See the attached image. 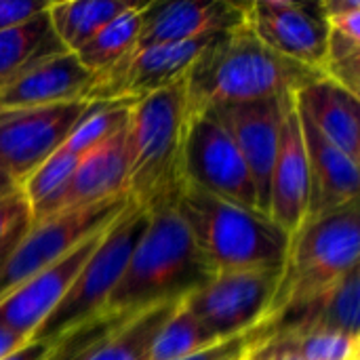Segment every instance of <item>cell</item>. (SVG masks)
I'll use <instances>...</instances> for the list:
<instances>
[{
    "instance_id": "484cf974",
    "label": "cell",
    "mask_w": 360,
    "mask_h": 360,
    "mask_svg": "<svg viewBox=\"0 0 360 360\" xmlns=\"http://www.w3.org/2000/svg\"><path fill=\"white\" fill-rule=\"evenodd\" d=\"M135 316L137 314L101 310L59 335L51 344L44 360H89Z\"/></svg>"
},
{
    "instance_id": "d6986e66",
    "label": "cell",
    "mask_w": 360,
    "mask_h": 360,
    "mask_svg": "<svg viewBox=\"0 0 360 360\" xmlns=\"http://www.w3.org/2000/svg\"><path fill=\"white\" fill-rule=\"evenodd\" d=\"M300 114V112H297ZM308 158V213L316 217L359 200L360 165L325 139L300 114Z\"/></svg>"
},
{
    "instance_id": "30bf717a",
    "label": "cell",
    "mask_w": 360,
    "mask_h": 360,
    "mask_svg": "<svg viewBox=\"0 0 360 360\" xmlns=\"http://www.w3.org/2000/svg\"><path fill=\"white\" fill-rule=\"evenodd\" d=\"M91 101L0 110V169L21 184L57 152Z\"/></svg>"
},
{
    "instance_id": "4316f807",
    "label": "cell",
    "mask_w": 360,
    "mask_h": 360,
    "mask_svg": "<svg viewBox=\"0 0 360 360\" xmlns=\"http://www.w3.org/2000/svg\"><path fill=\"white\" fill-rule=\"evenodd\" d=\"M133 99H110V101H91L82 112L72 133L68 135L63 148L76 156L91 152L103 141L112 139L129 124Z\"/></svg>"
},
{
    "instance_id": "277c9868",
    "label": "cell",
    "mask_w": 360,
    "mask_h": 360,
    "mask_svg": "<svg viewBox=\"0 0 360 360\" xmlns=\"http://www.w3.org/2000/svg\"><path fill=\"white\" fill-rule=\"evenodd\" d=\"M198 249L215 272L283 270L289 232L270 215L184 184L177 200Z\"/></svg>"
},
{
    "instance_id": "3957f363",
    "label": "cell",
    "mask_w": 360,
    "mask_h": 360,
    "mask_svg": "<svg viewBox=\"0 0 360 360\" xmlns=\"http://www.w3.org/2000/svg\"><path fill=\"white\" fill-rule=\"evenodd\" d=\"M188 122L186 78L135 99L127 124V196L150 211L177 200L184 188L181 146Z\"/></svg>"
},
{
    "instance_id": "e0dca14e",
    "label": "cell",
    "mask_w": 360,
    "mask_h": 360,
    "mask_svg": "<svg viewBox=\"0 0 360 360\" xmlns=\"http://www.w3.org/2000/svg\"><path fill=\"white\" fill-rule=\"evenodd\" d=\"M97 76L74 53L61 51L44 57L0 89V110L46 108L74 101H91Z\"/></svg>"
},
{
    "instance_id": "8fae6325",
    "label": "cell",
    "mask_w": 360,
    "mask_h": 360,
    "mask_svg": "<svg viewBox=\"0 0 360 360\" xmlns=\"http://www.w3.org/2000/svg\"><path fill=\"white\" fill-rule=\"evenodd\" d=\"M245 23L274 53L323 72L329 23L321 2H247Z\"/></svg>"
},
{
    "instance_id": "836d02e7",
    "label": "cell",
    "mask_w": 360,
    "mask_h": 360,
    "mask_svg": "<svg viewBox=\"0 0 360 360\" xmlns=\"http://www.w3.org/2000/svg\"><path fill=\"white\" fill-rule=\"evenodd\" d=\"M23 219H30V209L19 190L0 200V240L6 236L8 230H13Z\"/></svg>"
},
{
    "instance_id": "9c48e42d",
    "label": "cell",
    "mask_w": 360,
    "mask_h": 360,
    "mask_svg": "<svg viewBox=\"0 0 360 360\" xmlns=\"http://www.w3.org/2000/svg\"><path fill=\"white\" fill-rule=\"evenodd\" d=\"M281 274L283 270L217 272L181 306L196 316L215 342H226L255 329L266 319Z\"/></svg>"
},
{
    "instance_id": "d590c367",
    "label": "cell",
    "mask_w": 360,
    "mask_h": 360,
    "mask_svg": "<svg viewBox=\"0 0 360 360\" xmlns=\"http://www.w3.org/2000/svg\"><path fill=\"white\" fill-rule=\"evenodd\" d=\"M49 344H42V342H27L23 344L19 350H15L13 354H8L6 359L2 360H44V356L49 354Z\"/></svg>"
},
{
    "instance_id": "1f68e13d",
    "label": "cell",
    "mask_w": 360,
    "mask_h": 360,
    "mask_svg": "<svg viewBox=\"0 0 360 360\" xmlns=\"http://www.w3.org/2000/svg\"><path fill=\"white\" fill-rule=\"evenodd\" d=\"M264 340H266L264 329L257 325L255 329H251L243 335H236L232 340L219 342L211 348H205L200 352H194V354H188V356L175 360H245L247 354Z\"/></svg>"
},
{
    "instance_id": "f1b7e54d",
    "label": "cell",
    "mask_w": 360,
    "mask_h": 360,
    "mask_svg": "<svg viewBox=\"0 0 360 360\" xmlns=\"http://www.w3.org/2000/svg\"><path fill=\"white\" fill-rule=\"evenodd\" d=\"M215 344L219 342L209 335V331L196 321V316L190 314L184 306H179L160 327L150 350V360L181 359Z\"/></svg>"
},
{
    "instance_id": "4fadbf2b",
    "label": "cell",
    "mask_w": 360,
    "mask_h": 360,
    "mask_svg": "<svg viewBox=\"0 0 360 360\" xmlns=\"http://www.w3.org/2000/svg\"><path fill=\"white\" fill-rule=\"evenodd\" d=\"M219 34L200 36L186 42L158 44L135 51L116 70L97 78L91 101L110 99H141L154 91L167 89L186 78L192 63Z\"/></svg>"
},
{
    "instance_id": "7a4b0ae2",
    "label": "cell",
    "mask_w": 360,
    "mask_h": 360,
    "mask_svg": "<svg viewBox=\"0 0 360 360\" xmlns=\"http://www.w3.org/2000/svg\"><path fill=\"white\" fill-rule=\"evenodd\" d=\"M177 200L160 202L148 211V226L105 310L141 314L162 304H184L217 274L198 249Z\"/></svg>"
},
{
    "instance_id": "ac0fdd59",
    "label": "cell",
    "mask_w": 360,
    "mask_h": 360,
    "mask_svg": "<svg viewBox=\"0 0 360 360\" xmlns=\"http://www.w3.org/2000/svg\"><path fill=\"white\" fill-rule=\"evenodd\" d=\"M308 213V158L295 95L283 97L278 150L270 175V217L293 234Z\"/></svg>"
},
{
    "instance_id": "cb8c5ba5",
    "label": "cell",
    "mask_w": 360,
    "mask_h": 360,
    "mask_svg": "<svg viewBox=\"0 0 360 360\" xmlns=\"http://www.w3.org/2000/svg\"><path fill=\"white\" fill-rule=\"evenodd\" d=\"M141 6L143 4L137 2L131 11L116 17L103 30H99L82 49L74 53L78 61L97 78L116 70L122 61H127L133 55L139 38Z\"/></svg>"
},
{
    "instance_id": "8992f818",
    "label": "cell",
    "mask_w": 360,
    "mask_h": 360,
    "mask_svg": "<svg viewBox=\"0 0 360 360\" xmlns=\"http://www.w3.org/2000/svg\"><path fill=\"white\" fill-rule=\"evenodd\" d=\"M146 226L148 211L131 200L129 207L105 228L101 243L84 262L63 300L53 308L30 340L51 346L59 335L78 323L105 310V304L118 285Z\"/></svg>"
},
{
    "instance_id": "74e56055",
    "label": "cell",
    "mask_w": 360,
    "mask_h": 360,
    "mask_svg": "<svg viewBox=\"0 0 360 360\" xmlns=\"http://www.w3.org/2000/svg\"><path fill=\"white\" fill-rule=\"evenodd\" d=\"M15 192H19V184L6 171L0 169V200L11 196V194H15Z\"/></svg>"
},
{
    "instance_id": "603a6c76",
    "label": "cell",
    "mask_w": 360,
    "mask_h": 360,
    "mask_svg": "<svg viewBox=\"0 0 360 360\" xmlns=\"http://www.w3.org/2000/svg\"><path fill=\"white\" fill-rule=\"evenodd\" d=\"M135 4L137 2L129 0H72L51 2L46 13L55 36L61 40L65 51L76 53L99 30H103L122 13L131 11Z\"/></svg>"
},
{
    "instance_id": "9a60e30c",
    "label": "cell",
    "mask_w": 360,
    "mask_h": 360,
    "mask_svg": "<svg viewBox=\"0 0 360 360\" xmlns=\"http://www.w3.org/2000/svg\"><path fill=\"white\" fill-rule=\"evenodd\" d=\"M247 2L232 0H171L141 6L135 51L224 34L245 25ZM133 51V53H135Z\"/></svg>"
},
{
    "instance_id": "7402d4cb",
    "label": "cell",
    "mask_w": 360,
    "mask_h": 360,
    "mask_svg": "<svg viewBox=\"0 0 360 360\" xmlns=\"http://www.w3.org/2000/svg\"><path fill=\"white\" fill-rule=\"evenodd\" d=\"M65 51L51 27L49 13L42 11L13 27L0 32V89L32 63Z\"/></svg>"
},
{
    "instance_id": "6da1fadb",
    "label": "cell",
    "mask_w": 360,
    "mask_h": 360,
    "mask_svg": "<svg viewBox=\"0 0 360 360\" xmlns=\"http://www.w3.org/2000/svg\"><path fill=\"white\" fill-rule=\"evenodd\" d=\"M323 78V72L268 49L245 23L215 36L188 70V114L213 105L295 95Z\"/></svg>"
},
{
    "instance_id": "5b68a950",
    "label": "cell",
    "mask_w": 360,
    "mask_h": 360,
    "mask_svg": "<svg viewBox=\"0 0 360 360\" xmlns=\"http://www.w3.org/2000/svg\"><path fill=\"white\" fill-rule=\"evenodd\" d=\"M359 200L316 217H306L289 236L281 283L266 319L333 285L359 268Z\"/></svg>"
},
{
    "instance_id": "8d00e7d4",
    "label": "cell",
    "mask_w": 360,
    "mask_h": 360,
    "mask_svg": "<svg viewBox=\"0 0 360 360\" xmlns=\"http://www.w3.org/2000/svg\"><path fill=\"white\" fill-rule=\"evenodd\" d=\"M30 340L21 338L19 333L6 329V327H0V360L6 359L8 354H13L15 350H19L23 344H27Z\"/></svg>"
},
{
    "instance_id": "ffe728a7",
    "label": "cell",
    "mask_w": 360,
    "mask_h": 360,
    "mask_svg": "<svg viewBox=\"0 0 360 360\" xmlns=\"http://www.w3.org/2000/svg\"><path fill=\"white\" fill-rule=\"evenodd\" d=\"M297 112L335 148L360 165V99L323 78L295 93Z\"/></svg>"
},
{
    "instance_id": "f546056e",
    "label": "cell",
    "mask_w": 360,
    "mask_h": 360,
    "mask_svg": "<svg viewBox=\"0 0 360 360\" xmlns=\"http://www.w3.org/2000/svg\"><path fill=\"white\" fill-rule=\"evenodd\" d=\"M287 352L302 360H359L360 338L335 331L272 335ZM268 340V338H266Z\"/></svg>"
},
{
    "instance_id": "52a82bcc",
    "label": "cell",
    "mask_w": 360,
    "mask_h": 360,
    "mask_svg": "<svg viewBox=\"0 0 360 360\" xmlns=\"http://www.w3.org/2000/svg\"><path fill=\"white\" fill-rule=\"evenodd\" d=\"M129 202V196H116L95 205L59 211L42 221H30L27 232L0 270V300L36 272L61 259L84 238L105 230Z\"/></svg>"
},
{
    "instance_id": "5bb4252c",
    "label": "cell",
    "mask_w": 360,
    "mask_h": 360,
    "mask_svg": "<svg viewBox=\"0 0 360 360\" xmlns=\"http://www.w3.org/2000/svg\"><path fill=\"white\" fill-rule=\"evenodd\" d=\"M103 232H97L84 238L78 247L65 253L55 264L36 272L19 287H15L6 297L0 300V327H6L21 338L30 340L34 331L44 323L53 308L63 300L76 274L82 270L84 262L97 249L103 238Z\"/></svg>"
},
{
    "instance_id": "ba28073f",
    "label": "cell",
    "mask_w": 360,
    "mask_h": 360,
    "mask_svg": "<svg viewBox=\"0 0 360 360\" xmlns=\"http://www.w3.org/2000/svg\"><path fill=\"white\" fill-rule=\"evenodd\" d=\"M181 177L184 184L200 192L259 211L253 179L236 143L209 112L188 114L181 146Z\"/></svg>"
},
{
    "instance_id": "d6a6232c",
    "label": "cell",
    "mask_w": 360,
    "mask_h": 360,
    "mask_svg": "<svg viewBox=\"0 0 360 360\" xmlns=\"http://www.w3.org/2000/svg\"><path fill=\"white\" fill-rule=\"evenodd\" d=\"M49 4L38 0H0V32L46 11Z\"/></svg>"
},
{
    "instance_id": "e575fe53",
    "label": "cell",
    "mask_w": 360,
    "mask_h": 360,
    "mask_svg": "<svg viewBox=\"0 0 360 360\" xmlns=\"http://www.w3.org/2000/svg\"><path fill=\"white\" fill-rule=\"evenodd\" d=\"M27 228H30V219H23V221H19L13 230H8L6 236L0 240V270H2V266L6 264L8 255L13 253V249L17 247V243H19V240L23 238V234L27 232Z\"/></svg>"
},
{
    "instance_id": "7c38bea8",
    "label": "cell",
    "mask_w": 360,
    "mask_h": 360,
    "mask_svg": "<svg viewBox=\"0 0 360 360\" xmlns=\"http://www.w3.org/2000/svg\"><path fill=\"white\" fill-rule=\"evenodd\" d=\"M283 97L202 110L209 112L236 143L255 186L257 209L266 215H270V175L281 137Z\"/></svg>"
},
{
    "instance_id": "4dcf8cb0",
    "label": "cell",
    "mask_w": 360,
    "mask_h": 360,
    "mask_svg": "<svg viewBox=\"0 0 360 360\" xmlns=\"http://www.w3.org/2000/svg\"><path fill=\"white\" fill-rule=\"evenodd\" d=\"M323 74L327 80L340 84L348 93H360V40L348 34L329 27L327 55L323 63Z\"/></svg>"
},
{
    "instance_id": "83f0119b",
    "label": "cell",
    "mask_w": 360,
    "mask_h": 360,
    "mask_svg": "<svg viewBox=\"0 0 360 360\" xmlns=\"http://www.w3.org/2000/svg\"><path fill=\"white\" fill-rule=\"evenodd\" d=\"M179 306L162 304L137 314L89 360H150V350L160 327Z\"/></svg>"
},
{
    "instance_id": "44dd1931",
    "label": "cell",
    "mask_w": 360,
    "mask_h": 360,
    "mask_svg": "<svg viewBox=\"0 0 360 360\" xmlns=\"http://www.w3.org/2000/svg\"><path fill=\"white\" fill-rule=\"evenodd\" d=\"M129 154L127 129L78 158L59 211L95 205L108 198L127 196Z\"/></svg>"
},
{
    "instance_id": "d4e9b609",
    "label": "cell",
    "mask_w": 360,
    "mask_h": 360,
    "mask_svg": "<svg viewBox=\"0 0 360 360\" xmlns=\"http://www.w3.org/2000/svg\"><path fill=\"white\" fill-rule=\"evenodd\" d=\"M78 158L80 156L68 152L61 146L19 184V190L30 209L32 224L59 213L61 198L70 186Z\"/></svg>"
},
{
    "instance_id": "2e32d148",
    "label": "cell",
    "mask_w": 360,
    "mask_h": 360,
    "mask_svg": "<svg viewBox=\"0 0 360 360\" xmlns=\"http://www.w3.org/2000/svg\"><path fill=\"white\" fill-rule=\"evenodd\" d=\"M266 338L335 331L360 338V268L259 323Z\"/></svg>"
}]
</instances>
